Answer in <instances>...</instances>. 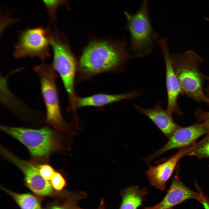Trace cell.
<instances>
[{"mask_svg":"<svg viewBox=\"0 0 209 209\" xmlns=\"http://www.w3.org/2000/svg\"><path fill=\"white\" fill-rule=\"evenodd\" d=\"M199 201L202 204L204 209H209V200L204 195L203 198Z\"/></svg>","mask_w":209,"mask_h":209,"instance_id":"21","label":"cell"},{"mask_svg":"<svg viewBox=\"0 0 209 209\" xmlns=\"http://www.w3.org/2000/svg\"><path fill=\"white\" fill-rule=\"evenodd\" d=\"M53 51V66L61 78L70 102L77 96L74 89L77 63L64 35L57 32L51 33Z\"/></svg>","mask_w":209,"mask_h":209,"instance_id":"6","label":"cell"},{"mask_svg":"<svg viewBox=\"0 0 209 209\" xmlns=\"http://www.w3.org/2000/svg\"><path fill=\"white\" fill-rule=\"evenodd\" d=\"M40 173L42 177L47 181H50L54 172V169L50 165L43 164L39 166Z\"/></svg>","mask_w":209,"mask_h":209,"instance_id":"20","label":"cell"},{"mask_svg":"<svg viewBox=\"0 0 209 209\" xmlns=\"http://www.w3.org/2000/svg\"><path fill=\"white\" fill-rule=\"evenodd\" d=\"M204 124L206 125L208 132H209V112L204 114Z\"/></svg>","mask_w":209,"mask_h":209,"instance_id":"22","label":"cell"},{"mask_svg":"<svg viewBox=\"0 0 209 209\" xmlns=\"http://www.w3.org/2000/svg\"><path fill=\"white\" fill-rule=\"evenodd\" d=\"M125 38L93 39L83 49L78 67V81L102 73L123 71L132 57Z\"/></svg>","mask_w":209,"mask_h":209,"instance_id":"1","label":"cell"},{"mask_svg":"<svg viewBox=\"0 0 209 209\" xmlns=\"http://www.w3.org/2000/svg\"><path fill=\"white\" fill-rule=\"evenodd\" d=\"M33 70L39 78L46 108L44 122L58 132L69 131L72 125L67 122L62 115L56 84L55 70L53 66L42 63L35 66Z\"/></svg>","mask_w":209,"mask_h":209,"instance_id":"3","label":"cell"},{"mask_svg":"<svg viewBox=\"0 0 209 209\" xmlns=\"http://www.w3.org/2000/svg\"><path fill=\"white\" fill-rule=\"evenodd\" d=\"M193 147H190L179 151L170 159L156 166L149 165L146 175L151 185L161 190H164L166 183L170 177L177 162Z\"/></svg>","mask_w":209,"mask_h":209,"instance_id":"11","label":"cell"},{"mask_svg":"<svg viewBox=\"0 0 209 209\" xmlns=\"http://www.w3.org/2000/svg\"><path fill=\"white\" fill-rule=\"evenodd\" d=\"M0 129L24 144L35 157L46 156L59 146L58 136L47 127L35 129L1 125Z\"/></svg>","mask_w":209,"mask_h":209,"instance_id":"5","label":"cell"},{"mask_svg":"<svg viewBox=\"0 0 209 209\" xmlns=\"http://www.w3.org/2000/svg\"><path fill=\"white\" fill-rule=\"evenodd\" d=\"M147 193L145 188L140 189L136 186L128 187L121 192L122 201L119 209H137L142 205Z\"/></svg>","mask_w":209,"mask_h":209,"instance_id":"15","label":"cell"},{"mask_svg":"<svg viewBox=\"0 0 209 209\" xmlns=\"http://www.w3.org/2000/svg\"><path fill=\"white\" fill-rule=\"evenodd\" d=\"M3 189L12 197L21 209H42L38 200L32 194H19Z\"/></svg>","mask_w":209,"mask_h":209,"instance_id":"16","label":"cell"},{"mask_svg":"<svg viewBox=\"0 0 209 209\" xmlns=\"http://www.w3.org/2000/svg\"><path fill=\"white\" fill-rule=\"evenodd\" d=\"M45 5L50 19L54 22L56 19V15L58 8L64 5L68 7V3L65 0H42Z\"/></svg>","mask_w":209,"mask_h":209,"instance_id":"17","label":"cell"},{"mask_svg":"<svg viewBox=\"0 0 209 209\" xmlns=\"http://www.w3.org/2000/svg\"><path fill=\"white\" fill-rule=\"evenodd\" d=\"M68 209H83L77 206L73 202H70L68 204Z\"/></svg>","mask_w":209,"mask_h":209,"instance_id":"23","label":"cell"},{"mask_svg":"<svg viewBox=\"0 0 209 209\" xmlns=\"http://www.w3.org/2000/svg\"><path fill=\"white\" fill-rule=\"evenodd\" d=\"M0 149L2 155L23 172L26 185L33 192L44 196L48 195L52 193L53 187L51 183L41 176L39 170V165L19 158L3 147H1Z\"/></svg>","mask_w":209,"mask_h":209,"instance_id":"8","label":"cell"},{"mask_svg":"<svg viewBox=\"0 0 209 209\" xmlns=\"http://www.w3.org/2000/svg\"><path fill=\"white\" fill-rule=\"evenodd\" d=\"M158 45L162 52L165 69L167 96L166 111L172 116V113H179L180 112L178 108L177 100L182 90L173 67L168 50V40L165 38L161 39L158 42Z\"/></svg>","mask_w":209,"mask_h":209,"instance_id":"9","label":"cell"},{"mask_svg":"<svg viewBox=\"0 0 209 209\" xmlns=\"http://www.w3.org/2000/svg\"><path fill=\"white\" fill-rule=\"evenodd\" d=\"M204 195L200 192H195L187 187L176 175L167 193L161 202L154 206V209H170L190 199L199 201Z\"/></svg>","mask_w":209,"mask_h":209,"instance_id":"12","label":"cell"},{"mask_svg":"<svg viewBox=\"0 0 209 209\" xmlns=\"http://www.w3.org/2000/svg\"><path fill=\"white\" fill-rule=\"evenodd\" d=\"M50 181L53 187L57 191L62 190L66 185L65 179L58 172H54Z\"/></svg>","mask_w":209,"mask_h":209,"instance_id":"19","label":"cell"},{"mask_svg":"<svg viewBox=\"0 0 209 209\" xmlns=\"http://www.w3.org/2000/svg\"><path fill=\"white\" fill-rule=\"evenodd\" d=\"M148 0H143L139 9L131 14L126 11L125 27L130 36L129 52L132 57H142L151 53L158 40L151 21Z\"/></svg>","mask_w":209,"mask_h":209,"instance_id":"2","label":"cell"},{"mask_svg":"<svg viewBox=\"0 0 209 209\" xmlns=\"http://www.w3.org/2000/svg\"><path fill=\"white\" fill-rule=\"evenodd\" d=\"M51 209H65L63 208L57 206L52 207Z\"/></svg>","mask_w":209,"mask_h":209,"instance_id":"24","label":"cell"},{"mask_svg":"<svg viewBox=\"0 0 209 209\" xmlns=\"http://www.w3.org/2000/svg\"><path fill=\"white\" fill-rule=\"evenodd\" d=\"M208 132L203 123L185 127H178L162 148L147 158L149 162L166 152L173 148L186 146Z\"/></svg>","mask_w":209,"mask_h":209,"instance_id":"10","label":"cell"},{"mask_svg":"<svg viewBox=\"0 0 209 209\" xmlns=\"http://www.w3.org/2000/svg\"><path fill=\"white\" fill-rule=\"evenodd\" d=\"M199 158L209 156V139L198 145L194 146L187 154Z\"/></svg>","mask_w":209,"mask_h":209,"instance_id":"18","label":"cell"},{"mask_svg":"<svg viewBox=\"0 0 209 209\" xmlns=\"http://www.w3.org/2000/svg\"><path fill=\"white\" fill-rule=\"evenodd\" d=\"M171 56L173 67L182 91L198 101L209 103L203 91L199 71L202 59L192 51Z\"/></svg>","mask_w":209,"mask_h":209,"instance_id":"4","label":"cell"},{"mask_svg":"<svg viewBox=\"0 0 209 209\" xmlns=\"http://www.w3.org/2000/svg\"><path fill=\"white\" fill-rule=\"evenodd\" d=\"M135 107L140 113L150 118L168 138L179 127L173 120L172 116L162 108L160 103L149 109H143L138 106H135Z\"/></svg>","mask_w":209,"mask_h":209,"instance_id":"14","label":"cell"},{"mask_svg":"<svg viewBox=\"0 0 209 209\" xmlns=\"http://www.w3.org/2000/svg\"><path fill=\"white\" fill-rule=\"evenodd\" d=\"M51 32L42 27L29 28L19 33L13 54L19 58L37 57L42 60L50 56Z\"/></svg>","mask_w":209,"mask_h":209,"instance_id":"7","label":"cell"},{"mask_svg":"<svg viewBox=\"0 0 209 209\" xmlns=\"http://www.w3.org/2000/svg\"><path fill=\"white\" fill-rule=\"evenodd\" d=\"M139 95L138 91H134L117 94L100 93L85 97L76 96L70 103V107L74 112L75 109L80 108L88 106L102 107L125 99H134Z\"/></svg>","mask_w":209,"mask_h":209,"instance_id":"13","label":"cell"}]
</instances>
